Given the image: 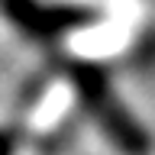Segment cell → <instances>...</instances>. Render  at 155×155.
Returning <instances> with one entry per match:
<instances>
[{
	"label": "cell",
	"instance_id": "3957f363",
	"mask_svg": "<svg viewBox=\"0 0 155 155\" xmlns=\"http://www.w3.org/2000/svg\"><path fill=\"white\" fill-rule=\"evenodd\" d=\"M13 145H16V142H13V136H10V133H0V155H13Z\"/></svg>",
	"mask_w": 155,
	"mask_h": 155
},
{
	"label": "cell",
	"instance_id": "6da1fadb",
	"mask_svg": "<svg viewBox=\"0 0 155 155\" xmlns=\"http://www.w3.org/2000/svg\"><path fill=\"white\" fill-rule=\"evenodd\" d=\"M74 91L81 94V100L87 104L91 116L100 123V129L110 136V142L123 155H149L152 152L149 133L136 123V116L120 104V97L110 91V84H107L97 71L78 68L74 71Z\"/></svg>",
	"mask_w": 155,
	"mask_h": 155
},
{
	"label": "cell",
	"instance_id": "7a4b0ae2",
	"mask_svg": "<svg viewBox=\"0 0 155 155\" xmlns=\"http://www.w3.org/2000/svg\"><path fill=\"white\" fill-rule=\"evenodd\" d=\"M10 10H13L16 23H23V26L32 29V32H45V36L87 29L94 23V13H91V10L68 7V3H52V7H45V3H32V0H16Z\"/></svg>",
	"mask_w": 155,
	"mask_h": 155
}]
</instances>
